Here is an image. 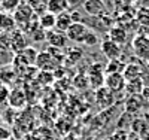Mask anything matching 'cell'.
Instances as JSON below:
<instances>
[{
	"mask_svg": "<svg viewBox=\"0 0 149 140\" xmlns=\"http://www.w3.org/2000/svg\"><path fill=\"white\" fill-rule=\"evenodd\" d=\"M12 17H14V20H15V24L19 25V29H24L27 24H30L31 21H34L37 18V15L33 12V9L29 6V3L26 2V0H22V2L19 3V6L15 9Z\"/></svg>",
	"mask_w": 149,
	"mask_h": 140,
	"instance_id": "1",
	"label": "cell"
},
{
	"mask_svg": "<svg viewBox=\"0 0 149 140\" xmlns=\"http://www.w3.org/2000/svg\"><path fill=\"white\" fill-rule=\"evenodd\" d=\"M125 85H127V81L122 73H109L104 78V86L113 94L125 91Z\"/></svg>",
	"mask_w": 149,
	"mask_h": 140,
	"instance_id": "2",
	"label": "cell"
},
{
	"mask_svg": "<svg viewBox=\"0 0 149 140\" xmlns=\"http://www.w3.org/2000/svg\"><path fill=\"white\" fill-rule=\"evenodd\" d=\"M90 30L91 29L85 22H73L70 27H69V30L66 31V37H67L69 40L84 43L85 37H86V34L90 33Z\"/></svg>",
	"mask_w": 149,
	"mask_h": 140,
	"instance_id": "3",
	"label": "cell"
},
{
	"mask_svg": "<svg viewBox=\"0 0 149 140\" xmlns=\"http://www.w3.org/2000/svg\"><path fill=\"white\" fill-rule=\"evenodd\" d=\"M26 48H29V36L22 30H14L10 33V51L12 52H21Z\"/></svg>",
	"mask_w": 149,
	"mask_h": 140,
	"instance_id": "4",
	"label": "cell"
},
{
	"mask_svg": "<svg viewBox=\"0 0 149 140\" xmlns=\"http://www.w3.org/2000/svg\"><path fill=\"white\" fill-rule=\"evenodd\" d=\"M100 51L103 52V55L112 61V60H119L121 54H122V48L119 45H116L115 42H112L110 39H104L100 43Z\"/></svg>",
	"mask_w": 149,
	"mask_h": 140,
	"instance_id": "5",
	"label": "cell"
},
{
	"mask_svg": "<svg viewBox=\"0 0 149 140\" xmlns=\"http://www.w3.org/2000/svg\"><path fill=\"white\" fill-rule=\"evenodd\" d=\"M84 10L86 12V15L90 17H102L106 15V5L103 0H85L84 2Z\"/></svg>",
	"mask_w": 149,
	"mask_h": 140,
	"instance_id": "6",
	"label": "cell"
},
{
	"mask_svg": "<svg viewBox=\"0 0 149 140\" xmlns=\"http://www.w3.org/2000/svg\"><path fill=\"white\" fill-rule=\"evenodd\" d=\"M134 52L137 54L139 58L149 61V37L146 36H137L133 42Z\"/></svg>",
	"mask_w": 149,
	"mask_h": 140,
	"instance_id": "7",
	"label": "cell"
},
{
	"mask_svg": "<svg viewBox=\"0 0 149 140\" xmlns=\"http://www.w3.org/2000/svg\"><path fill=\"white\" fill-rule=\"evenodd\" d=\"M8 103L12 109H22L27 103V98L26 94H24L21 90L15 88V90L9 91V97H8Z\"/></svg>",
	"mask_w": 149,
	"mask_h": 140,
	"instance_id": "8",
	"label": "cell"
},
{
	"mask_svg": "<svg viewBox=\"0 0 149 140\" xmlns=\"http://www.w3.org/2000/svg\"><path fill=\"white\" fill-rule=\"evenodd\" d=\"M46 40L48 43L51 45V48H64L67 43V37L66 33H61L57 30H51V31H46Z\"/></svg>",
	"mask_w": 149,
	"mask_h": 140,
	"instance_id": "9",
	"label": "cell"
},
{
	"mask_svg": "<svg viewBox=\"0 0 149 140\" xmlns=\"http://www.w3.org/2000/svg\"><path fill=\"white\" fill-rule=\"evenodd\" d=\"M107 39H110L112 42H115L116 45L122 46L127 42V30L124 27H119V25H113V27L109 29V36Z\"/></svg>",
	"mask_w": 149,
	"mask_h": 140,
	"instance_id": "10",
	"label": "cell"
},
{
	"mask_svg": "<svg viewBox=\"0 0 149 140\" xmlns=\"http://www.w3.org/2000/svg\"><path fill=\"white\" fill-rule=\"evenodd\" d=\"M15 20L12 14L0 10V34L2 33H12L15 30Z\"/></svg>",
	"mask_w": 149,
	"mask_h": 140,
	"instance_id": "11",
	"label": "cell"
},
{
	"mask_svg": "<svg viewBox=\"0 0 149 140\" xmlns=\"http://www.w3.org/2000/svg\"><path fill=\"white\" fill-rule=\"evenodd\" d=\"M88 82H90L93 86H95L97 90L103 86V84H104V76H103V67H102L100 64H95L94 67H91Z\"/></svg>",
	"mask_w": 149,
	"mask_h": 140,
	"instance_id": "12",
	"label": "cell"
},
{
	"mask_svg": "<svg viewBox=\"0 0 149 140\" xmlns=\"http://www.w3.org/2000/svg\"><path fill=\"white\" fill-rule=\"evenodd\" d=\"M73 24V20H72V14L67 10L61 15H57L55 17V29L57 31H61V33H66L69 30V27Z\"/></svg>",
	"mask_w": 149,
	"mask_h": 140,
	"instance_id": "13",
	"label": "cell"
},
{
	"mask_svg": "<svg viewBox=\"0 0 149 140\" xmlns=\"http://www.w3.org/2000/svg\"><path fill=\"white\" fill-rule=\"evenodd\" d=\"M69 10V6L66 3V0H48V6H46V12L52 15H61L64 12Z\"/></svg>",
	"mask_w": 149,
	"mask_h": 140,
	"instance_id": "14",
	"label": "cell"
},
{
	"mask_svg": "<svg viewBox=\"0 0 149 140\" xmlns=\"http://www.w3.org/2000/svg\"><path fill=\"white\" fill-rule=\"evenodd\" d=\"M122 75L127 82L134 81V79H142V67L139 64H136V63H130V64H125Z\"/></svg>",
	"mask_w": 149,
	"mask_h": 140,
	"instance_id": "15",
	"label": "cell"
},
{
	"mask_svg": "<svg viewBox=\"0 0 149 140\" xmlns=\"http://www.w3.org/2000/svg\"><path fill=\"white\" fill-rule=\"evenodd\" d=\"M37 22H39V27L43 31H51L55 29V15L45 12L40 17H37Z\"/></svg>",
	"mask_w": 149,
	"mask_h": 140,
	"instance_id": "16",
	"label": "cell"
},
{
	"mask_svg": "<svg viewBox=\"0 0 149 140\" xmlns=\"http://www.w3.org/2000/svg\"><path fill=\"white\" fill-rule=\"evenodd\" d=\"M97 101L98 104L103 106V107H107L113 103V93H110L107 88L103 85L102 88H98L97 90Z\"/></svg>",
	"mask_w": 149,
	"mask_h": 140,
	"instance_id": "17",
	"label": "cell"
},
{
	"mask_svg": "<svg viewBox=\"0 0 149 140\" xmlns=\"http://www.w3.org/2000/svg\"><path fill=\"white\" fill-rule=\"evenodd\" d=\"M51 61H54V57L51 55L46 51V52H39L37 54V57H36V66L39 67L40 70H43V72H46V70H49V69H52V66H51Z\"/></svg>",
	"mask_w": 149,
	"mask_h": 140,
	"instance_id": "18",
	"label": "cell"
},
{
	"mask_svg": "<svg viewBox=\"0 0 149 140\" xmlns=\"http://www.w3.org/2000/svg\"><path fill=\"white\" fill-rule=\"evenodd\" d=\"M143 88H145V84L142 79H134V81H128L127 85H125V91L134 97V95H139L142 91H143Z\"/></svg>",
	"mask_w": 149,
	"mask_h": 140,
	"instance_id": "19",
	"label": "cell"
},
{
	"mask_svg": "<svg viewBox=\"0 0 149 140\" xmlns=\"http://www.w3.org/2000/svg\"><path fill=\"white\" fill-rule=\"evenodd\" d=\"M21 2H22V0H0V8L3 9V12L14 14L15 9L19 6Z\"/></svg>",
	"mask_w": 149,
	"mask_h": 140,
	"instance_id": "20",
	"label": "cell"
},
{
	"mask_svg": "<svg viewBox=\"0 0 149 140\" xmlns=\"http://www.w3.org/2000/svg\"><path fill=\"white\" fill-rule=\"evenodd\" d=\"M124 67H125V64L121 61V60H112L107 63V66H106V72L107 75L109 73H122L124 72Z\"/></svg>",
	"mask_w": 149,
	"mask_h": 140,
	"instance_id": "21",
	"label": "cell"
},
{
	"mask_svg": "<svg viewBox=\"0 0 149 140\" xmlns=\"http://www.w3.org/2000/svg\"><path fill=\"white\" fill-rule=\"evenodd\" d=\"M97 34L94 33V31H91L90 30V33L86 34V37H85V40H84V45H86V46H91V45H95L97 43Z\"/></svg>",
	"mask_w": 149,
	"mask_h": 140,
	"instance_id": "22",
	"label": "cell"
},
{
	"mask_svg": "<svg viewBox=\"0 0 149 140\" xmlns=\"http://www.w3.org/2000/svg\"><path fill=\"white\" fill-rule=\"evenodd\" d=\"M12 137V133H10V128H8L6 125L0 124V140H8Z\"/></svg>",
	"mask_w": 149,
	"mask_h": 140,
	"instance_id": "23",
	"label": "cell"
},
{
	"mask_svg": "<svg viewBox=\"0 0 149 140\" xmlns=\"http://www.w3.org/2000/svg\"><path fill=\"white\" fill-rule=\"evenodd\" d=\"M8 97H9V90H8V86H3L0 90V104L8 103Z\"/></svg>",
	"mask_w": 149,
	"mask_h": 140,
	"instance_id": "24",
	"label": "cell"
},
{
	"mask_svg": "<svg viewBox=\"0 0 149 140\" xmlns=\"http://www.w3.org/2000/svg\"><path fill=\"white\" fill-rule=\"evenodd\" d=\"M84 2H85V0H66L69 9H73V8H76L79 5H84Z\"/></svg>",
	"mask_w": 149,
	"mask_h": 140,
	"instance_id": "25",
	"label": "cell"
},
{
	"mask_svg": "<svg viewBox=\"0 0 149 140\" xmlns=\"http://www.w3.org/2000/svg\"><path fill=\"white\" fill-rule=\"evenodd\" d=\"M3 86H6V85H5V84H2V82H0V90H2Z\"/></svg>",
	"mask_w": 149,
	"mask_h": 140,
	"instance_id": "26",
	"label": "cell"
},
{
	"mask_svg": "<svg viewBox=\"0 0 149 140\" xmlns=\"http://www.w3.org/2000/svg\"><path fill=\"white\" fill-rule=\"evenodd\" d=\"M125 2H128V3H133V2H136V0H125Z\"/></svg>",
	"mask_w": 149,
	"mask_h": 140,
	"instance_id": "27",
	"label": "cell"
}]
</instances>
